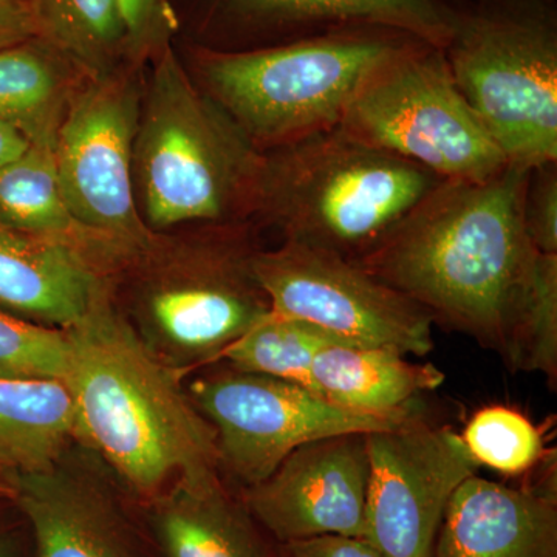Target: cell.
I'll use <instances>...</instances> for the list:
<instances>
[{
	"label": "cell",
	"mask_w": 557,
	"mask_h": 557,
	"mask_svg": "<svg viewBox=\"0 0 557 557\" xmlns=\"http://www.w3.org/2000/svg\"><path fill=\"white\" fill-rule=\"evenodd\" d=\"M527 168L483 182L445 180L380 247L357 260L450 330L496 351L515 372L557 383V256L528 239Z\"/></svg>",
	"instance_id": "1"
},
{
	"label": "cell",
	"mask_w": 557,
	"mask_h": 557,
	"mask_svg": "<svg viewBox=\"0 0 557 557\" xmlns=\"http://www.w3.org/2000/svg\"><path fill=\"white\" fill-rule=\"evenodd\" d=\"M65 335L76 440L112 468L137 505L180 480L222 479L214 429L190 401L182 375L115 309L108 288Z\"/></svg>",
	"instance_id": "2"
},
{
	"label": "cell",
	"mask_w": 557,
	"mask_h": 557,
	"mask_svg": "<svg viewBox=\"0 0 557 557\" xmlns=\"http://www.w3.org/2000/svg\"><path fill=\"white\" fill-rule=\"evenodd\" d=\"M262 153L194 83L172 46L153 58L134 145L135 200L152 230L251 222Z\"/></svg>",
	"instance_id": "3"
},
{
	"label": "cell",
	"mask_w": 557,
	"mask_h": 557,
	"mask_svg": "<svg viewBox=\"0 0 557 557\" xmlns=\"http://www.w3.org/2000/svg\"><path fill=\"white\" fill-rule=\"evenodd\" d=\"M445 182L333 129L262 153L252 220L357 262Z\"/></svg>",
	"instance_id": "4"
},
{
	"label": "cell",
	"mask_w": 557,
	"mask_h": 557,
	"mask_svg": "<svg viewBox=\"0 0 557 557\" xmlns=\"http://www.w3.org/2000/svg\"><path fill=\"white\" fill-rule=\"evenodd\" d=\"M413 36L354 27L267 47L225 51L200 47V89L260 153L338 127L359 83Z\"/></svg>",
	"instance_id": "5"
},
{
	"label": "cell",
	"mask_w": 557,
	"mask_h": 557,
	"mask_svg": "<svg viewBox=\"0 0 557 557\" xmlns=\"http://www.w3.org/2000/svg\"><path fill=\"white\" fill-rule=\"evenodd\" d=\"M443 51L509 164L557 161L556 0H468Z\"/></svg>",
	"instance_id": "6"
},
{
	"label": "cell",
	"mask_w": 557,
	"mask_h": 557,
	"mask_svg": "<svg viewBox=\"0 0 557 557\" xmlns=\"http://www.w3.org/2000/svg\"><path fill=\"white\" fill-rule=\"evenodd\" d=\"M252 222L211 225L178 251L145 252L132 304V327L180 375L222 359L260 319L270 300L252 273Z\"/></svg>",
	"instance_id": "7"
},
{
	"label": "cell",
	"mask_w": 557,
	"mask_h": 557,
	"mask_svg": "<svg viewBox=\"0 0 557 557\" xmlns=\"http://www.w3.org/2000/svg\"><path fill=\"white\" fill-rule=\"evenodd\" d=\"M336 129L442 180L483 182L508 164L458 91L445 51L421 39L373 65Z\"/></svg>",
	"instance_id": "8"
},
{
	"label": "cell",
	"mask_w": 557,
	"mask_h": 557,
	"mask_svg": "<svg viewBox=\"0 0 557 557\" xmlns=\"http://www.w3.org/2000/svg\"><path fill=\"white\" fill-rule=\"evenodd\" d=\"M137 65L86 76L72 95L54 143L62 196L94 236L145 255L157 247L134 189V145L143 90Z\"/></svg>",
	"instance_id": "9"
},
{
	"label": "cell",
	"mask_w": 557,
	"mask_h": 557,
	"mask_svg": "<svg viewBox=\"0 0 557 557\" xmlns=\"http://www.w3.org/2000/svg\"><path fill=\"white\" fill-rule=\"evenodd\" d=\"M186 392L214 429L220 472L240 491L269 479L306 443L387 431L413 417L410 409L372 413L341 408L310 388L231 364L197 376Z\"/></svg>",
	"instance_id": "10"
},
{
	"label": "cell",
	"mask_w": 557,
	"mask_h": 557,
	"mask_svg": "<svg viewBox=\"0 0 557 557\" xmlns=\"http://www.w3.org/2000/svg\"><path fill=\"white\" fill-rule=\"evenodd\" d=\"M252 273L273 313L358 346L394 348L409 357H426L434 348V319L426 310L335 252L282 242L256 251Z\"/></svg>",
	"instance_id": "11"
},
{
	"label": "cell",
	"mask_w": 557,
	"mask_h": 557,
	"mask_svg": "<svg viewBox=\"0 0 557 557\" xmlns=\"http://www.w3.org/2000/svg\"><path fill=\"white\" fill-rule=\"evenodd\" d=\"M368 539L384 557H432L450 497L479 463L461 435L416 416L368 434Z\"/></svg>",
	"instance_id": "12"
},
{
	"label": "cell",
	"mask_w": 557,
	"mask_h": 557,
	"mask_svg": "<svg viewBox=\"0 0 557 557\" xmlns=\"http://www.w3.org/2000/svg\"><path fill=\"white\" fill-rule=\"evenodd\" d=\"M368 487V434H344L299 446L239 496L263 533L282 544L364 537Z\"/></svg>",
	"instance_id": "13"
},
{
	"label": "cell",
	"mask_w": 557,
	"mask_h": 557,
	"mask_svg": "<svg viewBox=\"0 0 557 557\" xmlns=\"http://www.w3.org/2000/svg\"><path fill=\"white\" fill-rule=\"evenodd\" d=\"M468 0H209L208 49H267L344 28L384 27L438 49Z\"/></svg>",
	"instance_id": "14"
},
{
	"label": "cell",
	"mask_w": 557,
	"mask_h": 557,
	"mask_svg": "<svg viewBox=\"0 0 557 557\" xmlns=\"http://www.w3.org/2000/svg\"><path fill=\"white\" fill-rule=\"evenodd\" d=\"M35 557H156L138 519L102 475L69 465L7 475Z\"/></svg>",
	"instance_id": "15"
},
{
	"label": "cell",
	"mask_w": 557,
	"mask_h": 557,
	"mask_svg": "<svg viewBox=\"0 0 557 557\" xmlns=\"http://www.w3.org/2000/svg\"><path fill=\"white\" fill-rule=\"evenodd\" d=\"M432 557H557L556 474L508 486L478 474L450 497Z\"/></svg>",
	"instance_id": "16"
},
{
	"label": "cell",
	"mask_w": 557,
	"mask_h": 557,
	"mask_svg": "<svg viewBox=\"0 0 557 557\" xmlns=\"http://www.w3.org/2000/svg\"><path fill=\"white\" fill-rule=\"evenodd\" d=\"M104 287L83 249L0 225V313L65 330Z\"/></svg>",
	"instance_id": "17"
},
{
	"label": "cell",
	"mask_w": 557,
	"mask_h": 557,
	"mask_svg": "<svg viewBox=\"0 0 557 557\" xmlns=\"http://www.w3.org/2000/svg\"><path fill=\"white\" fill-rule=\"evenodd\" d=\"M137 508L156 557H276L240 496L222 479L180 480Z\"/></svg>",
	"instance_id": "18"
},
{
	"label": "cell",
	"mask_w": 557,
	"mask_h": 557,
	"mask_svg": "<svg viewBox=\"0 0 557 557\" xmlns=\"http://www.w3.org/2000/svg\"><path fill=\"white\" fill-rule=\"evenodd\" d=\"M406 357L388 347H324L311 366V392L358 412H405L413 398L435 391L445 381V373L434 364Z\"/></svg>",
	"instance_id": "19"
},
{
	"label": "cell",
	"mask_w": 557,
	"mask_h": 557,
	"mask_svg": "<svg viewBox=\"0 0 557 557\" xmlns=\"http://www.w3.org/2000/svg\"><path fill=\"white\" fill-rule=\"evenodd\" d=\"M86 75L42 38L0 50V124L28 145L57 143L72 95Z\"/></svg>",
	"instance_id": "20"
},
{
	"label": "cell",
	"mask_w": 557,
	"mask_h": 557,
	"mask_svg": "<svg viewBox=\"0 0 557 557\" xmlns=\"http://www.w3.org/2000/svg\"><path fill=\"white\" fill-rule=\"evenodd\" d=\"M76 440L75 405L61 380L0 379V472L53 467Z\"/></svg>",
	"instance_id": "21"
},
{
	"label": "cell",
	"mask_w": 557,
	"mask_h": 557,
	"mask_svg": "<svg viewBox=\"0 0 557 557\" xmlns=\"http://www.w3.org/2000/svg\"><path fill=\"white\" fill-rule=\"evenodd\" d=\"M0 225L67 242L83 251L89 239L116 248L84 230L70 214L58 177L54 143L28 145L17 159L0 166Z\"/></svg>",
	"instance_id": "22"
},
{
	"label": "cell",
	"mask_w": 557,
	"mask_h": 557,
	"mask_svg": "<svg viewBox=\"0 0 557 557\" xmlns=\"http://www.w3.org/2000/svg\"><path fill=\"white\" fill-rule=\"evenodd\" d=\"M39 38L61 50L89 76L127 64L119 0H32Z\"/></svg>",
	"instance_id": "23"
},
{
	"label": "cell",
	"mask_w": 557,
	"mask_h": 557,
	"mask_svg": "<svg viewBox=\"0 0 557 557\" xmlns=\"http://www.w3.org/2000/svg\"><path fill=\"white\" fill-rule=\"evenodd\" d=\"M335 344L351 343L310 322L271 311L231 344L222 359L233 368L310 388L314 357L322 348Z\"/></svg>",
	"instance_id": "24"
},
{
	"label": "cell",
	"mask_w": 557,
	"mask_h": 557,
	"mask_svg": "<svg viewBox=\"0 0 557 557\" xmlns=\"http://www.w3.org/2000/svg\"><path fill=\"white\" fill-rule=\"evenodd\" d=\"M460 435L479 467L485 465L509 478L527 474L547 454L541 428L507 406L478 410Z\"/></svg>",
	"instance_id": "25"
},
{
	"label": "cell",
	"mask_w": 557,
	"mask_h": 557,
	"mask_svg": "<svg viewBox=\"0 0 557 557\" xmlns=\"http://www.w3.org/2000/svg\"><path fill=\"white\" fill-rule=\"evenodd\" d=\"M67 364L65 330L0 313V379L64 381Z\"/></svg>",
	"instance_id": "26"
},
{
	"label": "cell",
	"mask_w": 557,
	"mask_h": 557,
	"mask_svg": "<svg viewBox=\"0 0 557 557\" xmlns=\"http://www.w3.org/2000/svg\"><path fill=\"white\" fill-rule=\"evenodd\" d=\"M127 42V61L138 65L171 46L178 21L171 0H119Z\"/></svg>",
	"instance_id": "27"
},
{
	"label": "cell",
	"mask_w": 557,
	"mask_h": 557,
	"mask_svg": "<svg viewBox=\"0 0 557 557\" xmlns=\"http://www.w3.org/2000/svg\"><path fill=\"white\" fill-rule=\"evenodd\" d=\"M522 215L534 249L541 255L557 256V161L528 171Z\"/></svg>",
	"instance_id": "28"
},
{
	"label": "cell",
	"mask_w": 557,
	"mask_h": 557,
	"mask_svg": "<svg viewBox=\"0 0 557 557\" xmlns=\"http://www.w3.org/2000/svg\"><path fill=\"white\" fill-rule=\"evenodd\" d=\"M276 557H384L364 537L319 536L274 544Z\"/></svg>",
	"instance_id": "29"
},
{
	"label": "cell",
	"mask_w": 557,
	"mask_h": 557,
	"mask_svg": "<svg viewBox=\"0 0 557 557\" xmlns=\"http://www.w3.org/2000/svg\"><path fill=\"white\" fill-rule=\"evenodd\" d=\"M39 38V24L32 0H0V50Z\"/></svg>",
	"instance_id": "30"
},
{
	"label": "cell",
	"mask_w": 557,
	"mask_h": 557,
	"mask_svg": "<svg viewBox=\"0 0 557 557\" xmlns=\"http://www.w3.org/2000/svg\"><path fill=\"white\" fill-rule=\"evenodd\" d=\"M21 534L16 523L0 512V557H21Z\"/></svg>",
	"instance_id": "31"
},
{
	"label": "cell",
	"mask_w": 557,
	"mask_h": 557,
	"mask_svg": "<svg viewBox=\"0 0 557 557\" xmlns=\"http://www.w3.org/2000/svg\"><path fill=\"white\" fill-rule=\"evenodd\" d=\"M27 148V139L21 137L17 132L11 131L10 127L0 124V166L17 159Z\"/></svg>",
	"instance_id": "32"
},
{
	"label": "cell",
	"mask_w": 557,
	"mask_h": 557,
	"mask_svg": "<svg viewBox=\"0 0 557 557\" xmlns=\"http://www.w3.org/2000/svg\"><path fill=\"white\" fill-rule=\"evenodd\" d=\"M0 498H13V490L3 472H0Z\"/></svg>",
	"instance_id": "33"
}]
</instances>
